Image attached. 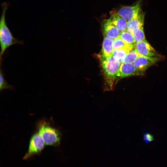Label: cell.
Returning <instances> with one entry per match:
<instances>
[{
    "label": "cell",
    "mask_w": 167,
    "mask_h": 167,
    "mask_svg": "<svg viewBox=\"0 0 167 167\" xmlns=\"http://www.w3.org/2000/svg\"><path fill=\"white\" fill-rule=\"evenodd\" d=\"M139 74V73L133 63L122 62L117 76L120 78H124Z\"/></svg>",
    "instance_id": "9c48e42d"
},
{
    "label": "cell",
    "mask_w": 167,
    "mask_h": 167,
    "mask_svg": "<svg viewBox=\"0 0 167 167\" xmlns=\"http://www.w3.org/2000/svg\"><path fill=\"white\" fill-rule=\"evenodd\" d=\"M128 52H129L123 49H113L112 56L122 62L123 58Z\"/></svg>",
    "instance_id": "e0dca14e"
},
{
    "label": "cell",
    "mask_w": 167,
    "mask_h": 167,
    "mask_svg": "<svg viewBox=\"0 0 167 167\" xmlns=\"http://www.w3.org/2000/svg\"><path fill=\"white\" fill-rule=\"evenodd\" d=\"M109 19L113 24L120 32L126 30L127 21L117 13H112Z\"/></svg>",
    "instance_id": "7c38bea8"
},
{
    "label": "cell",
    "mask_w": 167,
    "mask_h": 167,
    "mask_svg": "<svg viewBox=\"0 0 167 167\" xmlns=\"http://www.w3.org/2000/svg\"><path fill=\"white\" fill-rule=\"evenodd\" d=\"M143 139L144 142L146 143H149L154 140L153 135L150 133L146 132L143 135Z\"/></svg>",
    "instance_id": "d6986e66"
},
{
    "label": "cell",
    "mask_w": 167,
    "mask_h": 167,
    "mask_svg": "<svg viewBox=\"0 0 167 167\" xmlns=\"http://www.w3.org/2000/svg\"><path fill=\"white\" fill-rule=\"evenodd\" d=\"M8 6V3L6 2L2 5V11L0 21V62H2L4 53L9 47L18 44L22 45L24 43L22 41L13 36L6 24V14Z\"/></svg>",
    "instance_id": "6da1fadb"
},
{
    "label": "cell",
    "mask_w": 167,
    "mask_h": 167,
    "mask_svg": "<svg viewBox=\"0 0 167 167\" xmlns=\"http://www.w3.org/2000/svg\"><path fill=\"white\" fill-rule=\"evenodd\" d=\"M45 144L38 132L34 134L30 138L28 151L23 159L27 160L40 153L44 148Z\"/></svg>",
    "instance_id": "277c9868"
},
{
    "label": "cell",
    "mask_w": 167,
    "mask_h": 167,
    "mask_svg": "<svg viewBox=\"0 0 167 167\" xmlns=\"http://www.w3.org/2000/svg\"><path fill=\"white\" fill-rule=\"evenodd\" d=\"M145 13L141 12L135 18L127 21L126 30L131 32L134 29L143 28Z\"/></svg>",
    "instance_id": "30bf717a"
},
{
    "label": "cell",
    "mask_w": 167,
    "mask_h": 167,
    "mask_svg": "<svg viewBox=\"0 0 167 167\" xmlns=\"http://www.w3.org/2000/svg\"><path fill=\"white\" fill-rule=\"evenodd\" d=\"M101 59V66L105 78L104 90H112L115 79L117 77L121 62L112 55L107 58Z\"/></svg>",
    "instance_id": "7a4b0ae2"
},
{
    "label": "cell",
    "mask_w": 167,
    "mask_h": 167,
    "mask_svg": "<svg viewBox=\"0 0 167 167\" xmlns=\"http://www.w3.org/2000/svg\"><path fill=\"white\" fill-rule=\"evenodd\" d=\"M113 39L105 37L103 42L101 58H105L112 55Z\"/></svg>",
    "instance_id": "8fae6325"
},
{
    "label": "cell",
    "mask_w": 167,
    "mask_h": 167,
    "mask_svg": "<svg viewBox=\"0 0 167 167\" xmlns=\"http://www.w3.org/2000/svg\"><path fill=\"white\" fill-rule=\"evenodd\" d=\"M125 42L134 48L135 42L132 33L126 30L120 32L119 36Z\"/></svg>",
    "instance_id": "5bb4252c"
},
{
    "label": "cell",
    "mask_w": 167,
    "mask_h": 167,
    "mask_svg": "<svg viewBox=\"0 0 167 167\" xmlns=\"http://www.w3.org/2000/svg\"><path fill=\"white\" fill-rule=\"evenodd\" d=\"M113 46V49H123L129 52L134 48L118 36L114 39Z\"/></svg>",
    "instance_id": "4fadbf2b"
},
{
    "label": "cell",
    "mask_w": 167,
    "mask_h": 167,
    "mask_svg": "<svg viewBox=\"0 0 167 167\" xmlns=\"http://www.w3.org/2000/svg\"><path fill=\"white\" fill-rule=\"evenodd\" d=\"M140 55L134 48L129 51L123 58L122 62L133 63Z\"/></svg>",
    "instance_id": "9a60e30c"
},
{
    "label": "cell",
    "mask_w": 167,
    "mask_h": 167,
    "mask_svg": "<svg viewBox=\"0 0 167 167\" xmlns=\"http://www.w3.org/2000/svg\"><path fill=\"white\" fill-rule=\"evenodd\" d=\"M103 30L105 37L114 39L118 37L120 32L113 24L109 18L103 23Z\"/></svg>",
    "instance_id": "ba28073f"
},
{
    "label": "cell",
    "mask_w": 167,
    "mask_h": 167,
    "mask_svg": "<svg viewBox=\"0 0 167 167\" xmlns=\"http://www.w3.org/2000/svg\"><path fill=\"white\" fill-rule=\"evenodd\" d=\"M141 1H138L133 5L122 7L118 10L117 13L127 21L136 18L142 11Z\"/></svg>",
    "instance_id": "5b68a950"
},
{
    "label": "cell",
    "mask_w": 167,
    "mask_h": 167,
    "mask_svg": "<svg viewBox=\"0 0 167 167\" xmlns=\"http://www.w3.org/2000/svg\"><path fill=\"white\" fill-rule=\"evenodd\" d=\"M134 49L140 55L148 57H158L155 49L145 39L136 43Z\"/></svg>",
    "instance_id": "52a82bcc"
},
{
    "label": "cell",
    "mask_w": 167,
    "mask_h": 167,
    "mask_svg": "<svg viewBox=\"0 0 167 167\" xmlns=\"http://www.w3.org/2000/svg\"><path fill=\"white\" fill-rule=\"evenodd\" d=\"M161 59L158 57H148L139 55L133 64L138 72L140 74L158 62Z\"/></svg>",
    "instance_id": "8992f818"
},
{
    "label": "cell",
    "mask_w": 167,
    "mask_h": 167,
    "mask_svg": "<svg viewBox=\"0 0 167 167\" xmlns=\"http://www.w3.org/2000/svg\"><path fill=\"white\" fill-rule=\"evenodd\" d=\"M0 90L1 91L6 89H12V86L7 83L4 77L3 72L1 68L0 71Z\"/></svg>",
    "instance_id": "ac0fdd59"
},
{
    "label": "cell",
    "mask_w": 167,
    "mask_h": 167,
    "mask_svg": "<svg viewBox=\"0 0 167 167\" xmlns=\"http://www.w3.org/2000/svg\"><path fill=\"white\" fill-rule=\"evenodd\" d=\"M38 133L45 145L57 146L60 144L62 137L60 132L46 122L39 124Z\"/></svg>",
    "instance_id": "3957f363"
},
{
    "label": "cell",
    "mask_w": 167,
    "mask_h": 167,
    "mask_svg": "<svg viewBox=\"0 0 167 167\" xmlns=\"http://www.w3.org/2000/svg\"><path fill=\"white\" fill-rule=\"evenodd\" d=\"M131 32L133 36L135 43L145 39L143 28H135Z\"/></svg>",
    "instance_id": "2e32d148"
}]
</instances>
